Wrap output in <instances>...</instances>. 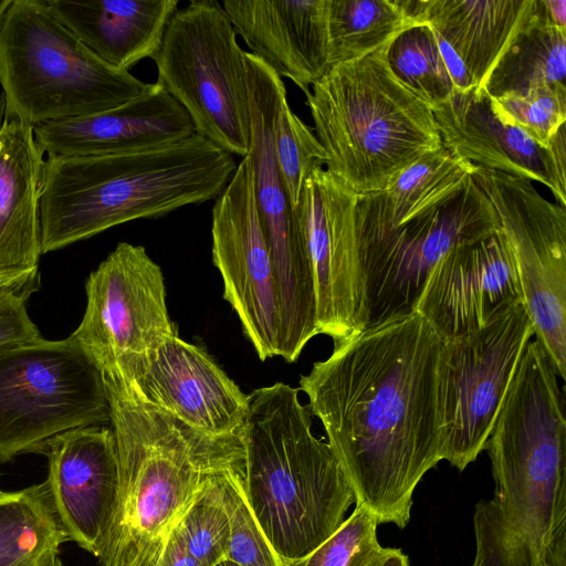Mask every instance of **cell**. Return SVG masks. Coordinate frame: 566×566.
Wrapping results in <instances>:
<instances>
[{"mask_svg": "<svg viewBox=\"0 0 566 566\" xmlns=\"http://www.w3.org/2000/svg\"><path fill=\"white\" fill-rule=\"evenodd\" d=\"M441 337L416 312L335 343L300 378L356 504L403 528L422 476L442 460Z\"/></svg>", "mask_w": 566, "mask_h": 566, "instance_id": "1", "label": "cell"}, {"mask_svg": "<svg viewBox=\"0 0 566 566\" xmlns=\"http://www.w3.org/2000/svg\"><path fill=\"white\" fill-rule=\"evenodd\" d=\"M560 378L531 340L485 443L495 492L475 505L471 566H545L566 534V418Z\"/></svg>", "mask_w": 566, "mask_h": 566, "instance_id": "2", "label": "cell"}, {"mask_svg": "<svg viewBox=\"0 0 566 566\" xmlns=\"http://www.w3.org/2000/svg\"><path fill=\"white\" fill-rule=\"evenodd\" d=\"M102 377L119 483L96 558L101 566H156L170 532L205 482L244 455L242 437L198 431L149 402L130 379Z\"/></svg>", "mask_w": 566, "mask_h": 566, "instance_id": "3", "label": "cell"}, {"mask_svg": "<svg viewBox=\"0 0 566 566\" xmlns=\"http://www.w3.org/2000/svg\"><path fill=\"white\" fill-rule=\"evenodd\" d=\"M235 168L231 154L198 134L144 150L48 157L40 200L42 253L214 200Z\"/></svg>", "mask_w": 566, "mask_h": 566, "instance_id": "4", "label": "cell"}, {"mask_svg": "<svg viewBox=\"0 0 566 566\" xmlns=\"http://www.w3.org/2000/svg\"><path fill=\"white\" fill-rule=\"evenodd\" d=\"M300 389H254L242 430V483L249 505L280 559L301 558L327 539L355 502L327 442L312 431Z\"/></svg>", "mask_w": 566, "mask_h": 566, "instance_id": "5", "label": "cell"}, {"mask_svg": "<svg viewBox=\"0 0 566 566\" xmlns=\"http://www.w3.org/2000/svg\"><path fill=\"white\" fill-rule=\"evenodd\" d=\"M390 42L332 66L305 96L326 170L357 195L384 190L442 147L432 107L389 66Z\"/></svg>", "mask_w": 566, "mask_h": 566, "instance_id": "6", "label": "cell"}, {"mask_svg": "<svg viewBox=\"0 0 566 566\" xmlns=\"http://www.w3.org/2000/svg\"><path fill=\"white\" fill-rule=\"evenodd\" d=\"M6 116L31 126L120 106L148 87L91 52L45 0H12L0 23Z\"/></svg>", "mask_w": 566, "mask_h": 566, "instance_id": "7", "label": "cell"}, {"mask_svg": "<svg viewBox=\"0 0 566 566\" xmlns=\"http://www.w3.org/2000/svg\"><path fill=\"white\" fill-rule=\"evenodd\" d=\"M244 54L222 3L191 0L170 18L153 59L157 82L188 113L196 134L241 158L251 128Z\"/></svg>", "mask_w": 566, "mask_h": 566, "instance_id": "8", "label": "cell"}, {"mask_svg": "<svg viewBox=\"0 0 566 566\" xmlns=\"http://www.w3.org/2000/svg\"><path fill=\"white\" fill-rule=\"evenodd\" d=\"M111 424L101 371L71 337L0 353V462L38 452L52 437Z\"/></svg>", "mask_w": 566, "mask_h": 566, "instance_id": "9", "label": "cell"}, {"mask_svg": "<svg viewBox=\"0 0 566 566\" xmlns=\"http://www.w3.org/2000/svg\"><path fill=\"white\" fill-rule=\"evenodd\" d=\"M254 197L275 272L280 304L279 357L297 360L317 335L313 269L304 233L279 170L274 136L285 84L269 65L245 52Z\"/></svg>", "mask_w": 566, "mask_h": 566, "instance_id": "10", "label": "cell"}, {"mask_svg": "<svg viewBox=\"0 0 566 566\" xmlns=\"http://www.w3.org/2000/svg\"><path fill=\"white\" fill-rule=\"evenodd\" d=\"M356 227L367 326L412 313L429 273L449 250L501 229L473 178L442 206L397 227L356 206Z\"/></svg>", "mask_w": 566, "mask_h": 566, "instance_id": "11", "label": "cell"}, {"mask_svg": "<svg viewBox=\"0 0 566 566\" xmlns=\"http://www.w3.org/2000/svg\"><path fill=\"white\" fill-rule=\"evenodd\" d=\"M533 336L520 302L480 329L442 342L438 364L442 460L462 471L484 450Z\"/></svg>", "mask_w": 566, "mask_h": 566, "instance_id": "12", "label": "cell"}, {"mask_svg": "<svg viewBox=\"0 0 566 566\" xmlns=\"http://www.w3.org/2000/svg\"><path fill=\"white\" fill-rule=\"evenodd\" d=\"M86 308L70 336L102 375L130 378L178 334L164 274L142 245L119 242L86 280Z\"/></svg>", "mask_w": 566, "mask_h": 566, "instance_id": "13", "label": "cell"}, {"mask_svg": "<svg viewBox=\"0 0 566 566\" xmlns=\"http://www.w3.org/2000/svg\"><path fill=\"white\" fill-rule=\"evenodd\" d=\"M472 178L497 214L536 340L565 380L566 209L524 178L476 165Z\"/></svg>", "mask_w": 566, "mask_h": 566, "instance_id": "14", "label": "cell"}, {"mask_svg": "<svg viewBox=\"0 0 566 566\" xmlns=\"http://www.w3.org/2000/svg\"><path fill=\"white\" fill-rule=\"evenodd\" d=\"M211 239L212 262L222 277L223 298L237 313L259 358L264 361L279 356L280 295L248 155L214 199Z\"/></svg>", "mask_w": 566, "mask_h": 566, "instance_id": "15", "label": "cell"}, {"mask_svg": "<svg viewBox=\"0 0 566 566\" xmlns=\"http://www.w3.org/2000/svg\"><path fill=\"white\" fill-rule=\"evenodd\" d=\"M357 196L321 167L306 178L295 208L313 269L317 334L334 344L367 326Z\"/></svg>", "mask_w": 566, "mask_h": 566, "instance_id": "16", "label": "cell"}, {"mask_svg": "<svg viewBox=\"0 0 566 566\" xmlns=\"http://www.w3.org/2000/svg\"><path fill=\"white\" fill-rule=\"evenodd\" d=\"M520 302L514 259L500 229L449 250L429 273L413 312L448 340L480 329Z\"/></svg>", "mask_w": 566, "mask_h": 566, "instance_id": "17", "label": "cell"}, {"mask_svg": "<svg viewBox=\"0 0 566 566\" xmlns=\"http://www.w3.org/2000/svg\"><path fill=\"white\" fill-rule=\"evenodd\" d=\"M38 452L48 457L43 484L66 539L97 557L118 493V458L112 428L67 430L45 441Z\"/></svg>", "mask_w": 566, "mask_h": 566, "instance_id": "18", "label": "cell"}, {"mask_svg": "<svg viewBox=\"0 0 566 566\" xmlns=\"http://www.w3.org/2000/svg\"><path fill=\"white\" fill-rule=\"evenodd\" d=\"M129 379L149 402L198 431L217 437L242 433L249 395L207 350L178 334Z\"/></svg>", "mask_w": 566, "mask_h": 566, "instance_id": "19", "label": "cell"}, {"mask_svg": "<svg viewBox=\"0 0 566 566\" xmlns=\"http://www.w3.org/2000/svg\"><path fill=\"white\" fill-rule=\"evenodd\" d=\"M48 157L122 154L175 144L195 132L184 107L158 83L138 97L101 113L33 127Z\"/></svg>", "mask_w": 566, "mask_h": 566, "instance_id": "20", "label": "cell"}, {"mask_svg": "<svg viewBox=\"0 0 566 566\" xmlns=\"http://www.w3.org/2000/svg\"><path fill=\"white\" fill-rule=\"evenodd\" d=\"M328 0H224L222 7L250 53L305 96L332 67Z\"/></svg>", "mask_w": 566, "mask_h": 566, "instance_id": "21", "label": "cell"}, {"mask_svg": "<svg viewBox=\"0 0 566 566\" xmlns=\"http://www.w3.org/2000/svg\"><path fill=\"white\" fill-rule=\"evenodd\" d=\"M43 155L33 126L4 115L0 123V287L39 285Z\"/></svg>", "mask_w": 566, "mask_h": 566, "instance_id": "22", "label": "cell"}, {"mask_svg": "<svg viewBox=\"0 0 566 566\" xmlns=\"http://www.w3.org/2000/svg\"><path fill=\"white\" fill-rule=\"evenodd\" d=\"M418 23L430 25L462 61L471 85L483 91L512 40L537 17V0H401Z\"/></svg>", "mask_w": 566, "mask_h": 566, "instance_id": "23", "label": "cell"}, {"mask_svg": "<svg viewBox=\"0 0 566 566\" xmlns=\"http://www.w3.org/2000/svg\"><path fill=\"white\" fill-rule=\"evenodd\" d=\"M442 146L476 166L548 187L545 148L494 114L484 91H454L433 108Z\"/></svg>", "mask_w": 566, "mask_h": 566, "instance_id": "24", "label": "cell"}, {"mask_svg": "<svg viewBox=\"0 0 566 566\" xmlns=\"http://www.w3.org/2000/svg\"><path fill=\"white\" fill-rule=\"evenodd\" d=\"M55 17L99 60L127 71L154 59L177 0H45Z\"/></svg>", "mask_w": 566, "mask_h": 566, "instance_id": "25", "label": "cell"}, {"mask_svg": "<svg viewBox=\"0 0 566 566\" xmlns=\"http://www.w3.org/2000/svg\"><path fill=\"white\" fill-rule=\"evenodd\" d=\"M474 167L442 146L397 174L384 190L358 195L356 206L375 220L397 227L454 197L472 178Z\"/></svg>", "mask_w": 566, "mask_h": 566, "instance_id": "26", "label": "cell"}, {"mask_svg": "<svg viewBox=\"0 0 566 566\" xmlns=\"http://www.w3.org/2000/svg\"><path fill=\"white\" fill-rule=\"evenodd\" d=\"M566 30L536 19L510 43L490 73L483 91L490 97L551 86L566 88Z\"/></svg>", "mask_w": 566, "mask_h": 566, "instance_id": "27", "label": "cell"}, {"mask_svg": "<svg viewBox=\"0 0 566 566\" xmlns=\"http://www.w3.org/2000/svg\"><path fill=\"white\" fill-rule=\"evenodd\" d=\"M65 541L43 483L0 492V566H48Z\"/></svg>", "mask_w": 566, "mask_h": 566, "instance_id": "28", "label": "cell"}, {"mask_svg": "<svg viewBox=\"0 0 566 566\" xmlns=\"http://www.w3.org/2000/svg\"><path fill=\"white\" fill-rule=\"evenodd\" d=\"M332 66L360 59L419 25L401 0H328Z\"/></svg>", "mask_w": 566, "mask_h": 566, "instance_id": "29", "label": "cell"}, {"mask_svg": "<svg viewBox=\"0 0 566 566\" xmlns=\"http://www.w3.org/2000/svg\"><path fill=\"white\" fill-rule=\"evenodd\" d=\"M387 59L395 75L432 108L454 92L433 30L426 23L396 36Z\"/></svg>", "mask_w": 566, "mask_h": 566, "instance_id": "30", "label": "cell"}, {"mask_svg": "<svg viewBox=\"0 0 566 566\" xmlns=\"http://www.w3.org/2000/svg\"><path fill=\"white\" fill-rule=\"evenodd\" d=\"M219 470L205 482L172 528L202 566H216L226 560L229 549L230 523L218 480Z\"/></svg>", "mask_w": 566, "mask_h": 566, "instance_id": "31", "label": "cell"}, {"mask_svg": "<svg viewBox=\"0 0 566 566\" xmlns=\"http://www.w3.org/2000/svg\"><path fill=\"white\" fill-rule=\"evenodd\" d=\"M243 461L244 455L218 472L230 523L227 559L241 566H281L247 500L242 483Z\"/></svg>", "mask_w": 566, "mask_h": 566, "instance_id": "32", "label": "cell"}, {"mask_svg": "<svg viewBox=\"0 0 566 566\" xmlns=\"http://www.w3.org/2000/svg\"><path fill=\"white\" fill-rule=\"evenodd\" d=\"M275 157L292 207L295 209L305 180L326 164V154L313 130L291 109L285 97L277 111Z\"/></svg>", "mask_w": 566, "mask_h": 566, "instance_id": "33", "label": "cell"}, {"mask_svg": "<svg viewBox=\"0 0 566 566\" xmlns=\"http://www.w3.org/2000/svg\"><path fill=\"white\" fill-rule=\"evenodd\" d=\"M377 517L364 505L307 555L281 560V566H373L385 553L377 539Z\"/></svg>", "mask_w": 566, "mask_h": 566, "instance_id": "34", "label": "cell"}, {"mask_svg": "<svg viewBox=\"0 0 566 566\" xmlns=\"http://www.w3.org/2000/svg\"><path fill=\"white\" fill-rule=\"evenodd\" d=\"M489 98L500 120L522 129L542 148L566 124V88L545 86Z\"/></svg>", "mask_w": 566, "mask_h": 566, "instance_id": "35", "label": "cell"}, {"mask_svg": "<svg viewBox=\"0 0 566 566\" xmlns=\"http://www.w3.org/2000/svg\"><path fill=\"white\" fill-rule=\"evenodd\" d=\"M38 286L0 287V353L42 339L25 305Z\"/></svg>", "mask_w": 566, "mask_h": 566, "instance_id": "36", "label": "cell"}, {"mask_svg": "<svg viewBox=\"0 0 566 566\" xmlns=\"http://www.w3.org/2000/svg\"><path fill=\"white\" fill-rule=\"evenodd\" d=\"M563 124L545 147L548 188L562 207L566 205V132Z\"/></svg>", "mask_w": 566, "mask_h": 566, "instance_id": "37", "label": "cell"}, {"mask_svg": "<svg viewBox=\"0 0 566 566\" xmlns=\"http://www.w3.org/2000/svg\"><path fill=\"white\" fill-rule=\"evenodd\" d=\"M433 33L444 66L452 81L454 91L465 92L472 90L473 87L471 85L470 77L462 61L459 59L452 48L434 30Z\"/></svg>", "mask_w": 566, "mask_h": 566, "instance_id": "38", "label": "cell"}, {"mask_svg": "<svg viewBox=\"0 0 566 566\" xmlns=\"http://www.w3.org/2000/svg\"><path fill=\"white\" fill-rule=\"evenodd\" d=\"M156 566H202L188 551L180 535L172 530Z\"/></svg>", "mask_w": 566, "mask_h": 566, "instance_id": "39", "label": "cell"}, {"mask_svg": "<svg viewBox=\"0 0 566 566\" xmlns=\"http://www.w3.org/2000/svg\"><path fill=\"white\" fill-rule=\"evenodd\" d=\"M539 9L546 24L566 30V0H539Z\"/></svg>", "mask_w": 566, "mask_h": 566, "instance_id": "40", "label": "cell"}, {"mask_svg": "<svg viewBox=\"0 0 566 566\" xmlns=\"http://www.w3.org/2000/svg\"><path fill=\"white\" fill-rule=\"evenodd\" d=\"M545 566H566V534L553 543Z\"/></svg>", "mask_w": 566, "mask_h": 566, "instance_id": "41", "label": "cell"}, {"mask_svg": "<svg viewBox=\"0 0 566 566\" xmlns=\"http://www.w3.org/2000/svg\"><path fill=\"white\" fill-rule=\"evenodd\" d=\"M373 566H409L408 557L400 551L386 548Z\"/></svg>", "mask_w": 566, "mask_h": 566, "instance_id": "42", "label": "cell"}, {"mask_svg": "<svg viewBox=\"0 0 566 566\" xmlns=\"http://www.w3.org/2000/svg\"><path fill=\"white\" fill-rule=\"evenodd\" d=\"M11 1L12 0H0V23L9 8V6L11 4Z\"/></svg>", "mask_w": 566, "mask_h": 566, "instance_id": "43", "label": "cell"}, {"mask_svg": "<svg viewBox=\"0 0 566 566\" xmlns=\"http://www.w3.org/2000/svg\"><path fill=\"white\" fill-rule=\"evenodd\" d=\"M48 566H64L62 559L57 556Z\"/></svg>", "mask_w": 566, "mask_h": 566, "instance_id": "44", "label": "cell"}, {"mask_svg": "<svg viewBox=\"0 0 566 566\" xmlns=\"http://www.w3.org/2000/svg\"><path fill=\"white\" fill-rule=\"evenodd\" d=\"M216 566H241V565H239V564H237V563H233V562H231V560L226 559V560H223V562H221V563L217 564Z\"/></svg>", "mask_w": 566, "mask_h": 566, "instance_id": "45", "label": "cell"}, {"mask_svg": "<svg viewBox=\"0 0 566 566\" xmlns=\"http://www.w3.org/2000/svg\"><path fill=\"white\" fill-rule=\"evenodd\" d=\"M0 492H1V490H0Z\"/></svg>", "mask_w": 566, "mask_h": 566, "instance_id": "46", "label": "cell"}]
</instances>
